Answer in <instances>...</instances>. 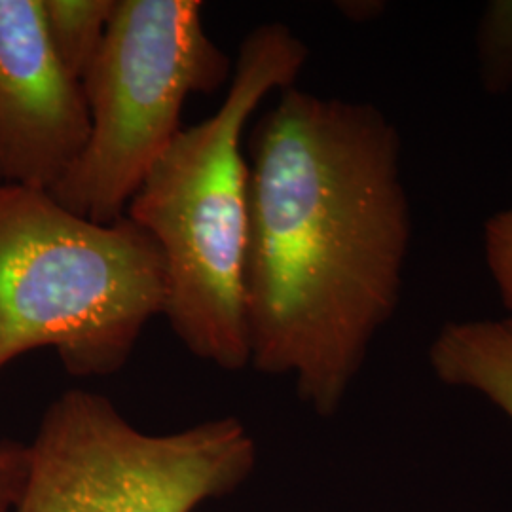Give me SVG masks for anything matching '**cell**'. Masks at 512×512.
Here are the masks:
<instances>
[{
	"instance_id": "cell-1",
	"label": "cell",
	"mask_w": 512,
	"mask_h": 512,
	"mask_svg": "<svg viewBox=\"0 0 512 512\" xmlns=\"http://www.w3.org/2000/svg\"><path fill=\"white\" fill-rule=\"evenodd\" d=\"M249 365L334 416L401 302L412 243L403 141L372 103L279 92L245 139Z\"/></svg>"
},
{
	"instance_id": "cell-2",
	"label": "cell",
	"mask_w": 512,
	"mask_h": 512,
	"mask_svg": "<svg viewBox=\"0 0 512 512\" xmlns=\"http://www.w3.org/2000/svg\"><path fill=\"white\" fill-rule=\"evenodd\" d=\"M308 59L289 25L255 27L239 44L219 109L179 131L126 209L164 256L169 327L194 357L228 372L249 365L245 131L270 93L293 88Z\"/></svg>"
},
{
	"instance_id": "cell-3",
	"label": "cell",
	"mask_w": 512,
	"mask_h": 512,
	"mask_svg": "<svg viewBox=\"0 0 512 512\" xmlns=\"http://www.w3.org/2000/svg\"><path fill=\"white\" fill-rule=\"evenodd\" d=\"M165 294L164 256L133 220L99 224L0 184V370L50 348L74 378L116 374Z\"/></svg>"
},
{
	"instance_id": "cell-4",
	"label": "cell",
	"mask_w": 512,
	"mask_h": 512,
	"mask_svg": "<svg viewBox=\"0 0 512 512\" xmlns=\"http://www.w3.org/2000/svg\"><path fill=\"white\" fill-rule=\"evenodd\" d=\"M234 63L203 25L202 0H116L109 31L82 80L90 135L50 190L74 215L110 224L181 131L184 103L215 93Z\"/></svg>"
},
{
	"instance_id": "cell-5",
	"label": "cell",
	"mask_w": 512,
	"mask_h": 512,
	"mask_svg": "<svg viewBox=\"0 0 512 512\" xmlns=\"http://www.w3.org/2000/svg\"><path fill=\"white\" fill-rule=\"evenodd\" d=\"M255 463V439L238 418L152 435L107 397L73 389L27 444L12 512H194L232 494Z\"/></svg>"
},
{
	"instance_id": "cell-6",
	"label": "cell",
	"mask_w": 512,
	"mask_h": 512,
	"mask_svg": "<svg viewBox=\"0 0 512 512\" xmlns=\"http://www.w3.org/2000/svg\"><path fill=\"white\" fill-rule=\"evenodd\" d=\"M88 135L82 82L55 55L42 0H0V184L50 192Z\"/></svg>"
},
{
	"instance_id": "cell-7",
	"label": "cell",
	"mask_w": 512,
	"mask_h": 512,
	"mask_svg": "<svg viewBox=\"0 0 512 512\" xmlns=\"http://www.w3.org/2000/svg\"><path fill=\"white\" fill-rule=\"evenodd\" d=\"M429 365L442 384L478 393L512 423V319L454 321L439 330Z\"/></svg>"
},
{
	"instance_id": "cell-8",
	"label": "cell",
	"mask_w": 512,
	"mask_h": 512,
	"mask_svg": "<svg viewBox=\"0 0 512 512\" xmlns=\"http://www.w3.org/2000/svg\"><path fill=\"white\" fill-rule=\"evenodd\" d=\"M116 0H42L57 59L78 82L92 69L109 31Z\"/></svg>"
},
{
	"instance_id": "cell-9",
	"label": "cell",
	"mask_w": 512,
	"mask_h": 512,
	"mask_svg": "<svg viewBox=\"0 0 512 512\" xmlns=\"http://www.w3.org/2000/svg\"><path fill=\"white\" fill-rule=\"evenodd\" d=\"M480 86L490 95L512 90V0L486 4L475 35Z\"/></svg>"
},
{
	"instance_id": "cell-10",
	"label": "cell",
	"mask_w": 512,
	"mask_h": 512,
	"mask_svg": "<svg viewBox=\"0 0 512 512\" xmlns=\"http://www.w3.org/2000/svg\"><path fill=\"white\" fill-rule=\"evenodd\" d=\"M484 258L512 319V198L484 224Z\"/></svg>"
},
{
	"instance_id": "cell-11",
	"label": "cell",
	"mask_w": 512,
	"mask_h": 512,
	"mask_svg": "<svg viewBox=\"0 0 512 512\" xmlns=\"http://www.w3.org/2000/svg\"><path fill=\"white\" fill-rule=\"evenodd\" d=\"M27 473V444L12 440L0 442V512L16 507Z\"/></svg>"
},
{
	"instance_id": "cell-12",
	"label": "cell",
	"mask_w": 512,
	"mask_h": 512,
	"mask_svg": "<svg viewBox=\"0 0 512 512\" xmlns=\"http://www.w3.org/2000/svg\"><path fill=\"white\" fill-rule=\"evenodd\" d=\"M338 10L346 18L355 21V23H365L370 19L378 18L385 10L384 2H374V0H353V2H338Z\"/></svg>"
}]
</instances>
